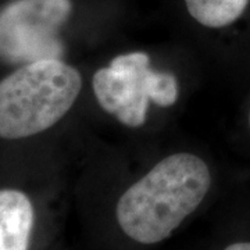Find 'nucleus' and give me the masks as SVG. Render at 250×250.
Here are the masks:
<instances>
[{"label": "nucleus", "instance_id": "1", "mask_svg": "<svg viewBox=\"0 0 250 250\" xmlns=\"http://www.w3.org/2000/svg\"><path fill=\"white\" fill-rule=\"evenodd\" d=\"M210 185L211 174L203 159L190 153L168 156L121 195L117 221L131 239L159 243L196 210Z\"/></svg>", "mask_w": 250, "mask_h": 250}, {"label": "nucleus", "instance_id": "2", "mask_svg": "<svg viewBox=\"0 0 250 250\" xmlns=\"http://www.w3.org/2000/svg\"><path fill=\"white\" fill-rule=\"evenodd\" d=\"M82 88L77 68L62 59L21 65L0 81V138L22 139L52 128Z\"/></svg>", "mask_w": 250, "mask_h": 250}, {"label": "nucleus", "instance_id": "3", "mask_svg": "<svg viewBox=\"0 0 250 250\" xmlns=\"http://www.w3.org/2000/svg\"><path fill=\"white\" fill-rule=\"evenodd\" d=\"M92 85L100 107L134 128L145 123L150 100L168 107L178 99L177 78L171 72L152 70L143 52L117 56L108 67L96 71Z\"/></svg>", "mask_w": 250, "mask_h": 250}, {"label": "nucleus", "instance_id": "4", "mask_svg": "<svg viewBox=\"0 0 250 250\" xmlns=\"http://www.w3.org/2000/svg\"><path fill=\"white\" fill-rule=\"evenodd\" d=\"M71 11V0L10 1L0 10V60L25 65L62 59L60 28Z\"/></svg>", "mask_w": 250, "mask_h": 250}, {"label": "nucleus", "instance_id": "5", "mask_svg": "<svg viewBox=\"0 0 250 250\" xmlns=\"http://www.w3.org/2000/svg\"><path fill=\"white\" fill-rule=\"evenodd\" d=\"M34 207L25 193L0 190V250H28L34 228Z\"/></svg>", "mask_w": 250, "mask_h": 250}, {"label": "nucleus", "instance_id": "6", "mask_svg": "<svg viewBox=\"0 0 250 250\" xmlns=\"http://www.w3.org/2000/svg\"><path fill=\"white\" fill-rule=\"evenodd\" d=\"M250 0H185L188 11L207 28H224L241 17Z\"/></svg>", "mask_w": 250, "mask_h": 250}, {"label": "nucleus", "instance_id": "7", "mask_svg": "<svg viewBox=\"0 0 250 250\" xmlns=\"http://www.w3.org/2000/svg\"><path fill=\"white\" fill-rule=\"evenodd\" d=\"M224 250H250V242H239V243H233L229 245L227 249Z\"/></svg>", "mask_w": 250, "mask_h": 250}, {"label": "nucleus", "instance_id": "8", "mask_svg": "<svg viewBox=\"0 0 250 250\" xmlns=\"http://www.w3.org/2000/svg\"><path fill=\"white\" fill-rule=\"evenodd\" d=\"M249 126H250V114H249Z\"/></svg>", "mask_w": 250, "mask_h": 250}]
</instances>
